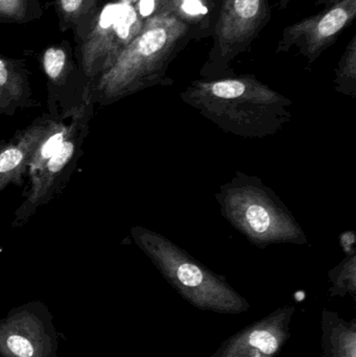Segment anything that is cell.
<instances>
[{
    "mask_svg": "<svg viewBox=\"0 0 356 357\" xmlns=\"http://www.w3.org/2000/svg\"><path fill=\"white\" fill-rule=\"evenodd\" d=\"M355 17L356 0H342L332 8H323L318 14L286 26L276 52H290L296 47L309 62H314L336 43Z\"/></svg>",
    "mask_w": 356,
    "mask_h": 357,
    "instance_id": "52a82bcc",
    "label": "cell"
},
{
    "mask_svg": "<svg viewBox=\"0 0 356 357\" xmlns=\"http://www.w3.org/2000/svg\"><path fill=\"white\" fill-rule=\"evenodd\" d=\"M144 25L134 4H106L98 17L95 26L82 46V66L85 75L91 77L107 70L137 37Z\"/></svg>",
    "mask_w": 356,
    "mask_h": 357,
    "instance_id": "5b68a950",
    "label": "cell"
},
{
    "mask_svg": "<svg viewBox=\"0 0 356 357\" xmlns=\"http://www.w3.org/2000/svg\"><path fill=\"white\" fill-rule=\"evenodd\" d=\"M296 307L282 306L230 335L210 357H276L290 341Z\"/></svg>",
    "mask_w": 356,
    "mask_h": 357,
    "instance_id": "ba28073f",
    "label": "cell"
},
{
    "mask_svg": "<svg viewBox=\"0 0 356 357\" xmlns=\"http://www.w3.org/2000/svg\"><path fill=\"white\" fill-rule=\"evenodd\" d=\"M35 106L26 69L0 56V114L12 116L18 110Z\"/></svg>",
    "mask_w": 356,
    "mask_h": 357,
    "instance_id": "30bf717a",
    "label": "cell"
},
{
    "mask_svg": "<svg viewBox=\"0 0 356 357\" xmlns=\"http://www.w3.org/2000/svg\"><path fill=\"white\" fill-rule=\"evenodd\" d=\"M56 116L49 113L41 115L0 144V192L10 184H22L31 156Z\"/></svg>",
    "mask_w": 356,
    "mask_h": 357,
    "instance_id": "9c48e42d",
    "label": "cell"
},
{
    "mask_svg": "<svg viewBox=\"0 0 356 357\" xmlns=\"http://www.w3.org/2000/svg\"><path fill=\"white\" fill-rule=\"evenodd\" d=\"M43 68L49 87H64L68 77V59L62 48L50 47L44 52Z\"/></svg>",
    "mask_w": 356,
    "mask_h": 357,
    "instance_id": "9a60e30c",
    "label": "cell"
},
{
    "mask_svg": "<svg viewBox=\"0 0 356 357\" xmlns=\"http://www.w3.org/2000/svg\"><path fill=\"white\" fill-rule=\"evenodd\" d=\"M137 0H118V2H127V3L134 4Z\"/></svg>",
    "mask_w": 356,
    "mask_h": 357,
    "instance_id": "603a6c76",
    "label": "cell"
},
{
    "mask_svg": "<svg viewBox=\"0 0 356 357\" xmlns=\"http://www.w3.org/2000/svg\"><path fill=\"white\" fill-rule=\"evenodd\" d=\"M341 1L342 0H317L316 1V6H323V8H328L336 6V4Z\"/></svg>",
    "mask_w": 356,
    "mask_h": 357,
    "instance_id": "44dd1931",
    "label": "cell"
},
{
    "mask_svg": "<svg viewBox=\"0 0 356 357\" xmlns=\"http://www.w3.org/2000/svg\"><path fill=\"white\" fill-rule=\"evenodd\" d=\"M356 77V36H353L339 63L336 83L341 86H355Z\"/></svg>",
    "mask_w": 356,
    "mask_h": 357,
    "instance_id": "e0dca14e",
    "label": "cell"
},
{
    "mask_svg": "<svg viewBox=\"0 0 356 357\" xmlns=\"http://www.w3.org/2000/svg\"><path fill=\"white\" fill-rule=\"evenodd\" d=\"M75 107L54 117L49 130L46 132L45 135L38 144L29 161V169H27L29 180L35 177L46 162L58 152L61 144L68 135L70 130L71 115L75 110Z\"/></svg>",
    "mask_w": 356,
    "mask_h": 357,
    "instance_id": "7c38bea8",
    "label": "cell"
},
{
    "mask_svg": "<svg viewBox=\"0 0 356 357\" xmlns=\"http://www.w3.org/2000/svg\"><path fill=\"white\" fill-rule=\"evenodd\" d=\"M209 64L222 66L248 50L271 18L269 0H219Z\"/></svg>",
    "mask_w": 356,
    "mask_h": 357,
    "instance_id": "8992f818",
    "label": "cell"
},
{
    "mask_svg": "<svg viewBox=\"0 0 356 357\" xmlns=\"http://www.w3.org/2000/svg\"><path fill=\"white\" fill-rule=\"evenodd\" d=\"M213 1H215V0H213Z\"/></svg>",
    "mask_w": 356,
    "mask_h": 357,
    "instance_id": "cb8c5ba5",
    "label": "cell"
},
{
    "mask_svg": "<svg viewBox=\"0 0 356 357\" xmlns=\"http://www.w3.org/2000/svg\"><path fill=\"white\" fill-rule=\"evenodd\" d=\"M60 333L49 308L31 301L0 319V357H58Z\"/></svg>",
    "mask_w": 356,
    "mask_h": 357,
    "instance_id": "277c9868",
    "label": "cell"
},
{
    "mask_svg": "<svg viewBox=\"0 0 356 357\" xmlns=\"http://www.w3.org/2000/svg\"><path fill=\"white\" fill-rule=\"evenodd\" d=\"M132 235L169 284L194 308L219 314H240L250 310L248 300L223 277L178 250L159 249L142 228L132 229Z\"/></svg>",
    "mask_w": 356,
    "mask_h": 357,
    "instance_id": "7a4b0ae2",
    "label": "cell"
},
{
    "mask_svg": "<svg viewBox=\"0 0 356 357\" xmlns=\"http://www.w3.org/2000/svg\"><path fill=\"white\" fill-rule=\"evenodd\" d=\"M95 3L96 0H60L61 16L67 25L72 24L95 8Z\"/></svg>",
    "mask_w": 356,
    "mask_h": 357,
    "instance_id": "ac0fdd59",
    "label": "cell"
},
{
    "mask_svg": "<svg viewBox=\"0 0 356 357\" xmlns=\"http://www.w3.org/2000/svg\"><path fill=\"white\" fill-rule=\"evenodd\" d=\"M321 357H356V318L346 321L338 312L323 310Z\"/></svg>",
    "mask_w": 356,
    "mask_h": 357,
    "instance_id": "8fae6325",
    "label": "cell"
},
{
    "mask_svg": "<svg viewBox=\"0 0 356 357\" xmlns=\"http://www.w3.org/2000/svg\"><path fill=\"white\" fill-rule=\"evenodd\" d=\"M293 0H279V8H281V10H284V8H288V4L292 2Z\"/></svg>",
    "mask_w": 356,
    "mask_h": 357,
    "instance_id": "7402d4cb",
    "label": "cell"
},
{
    "mask_svg": "<svg viewBox=\"0 0 356 357\" xmlns=\"http://www.w3.org/2000/svg\"><path fill=\"white\" fill-rule=\"evenodd\" d=\"M164 0H137L135 2V10L138 16L144 22L152 17L161 14Z\"/></svg>",
    "mask_w": 356,
    "mask_h": 357,
    "instance_id": "d6986e66",
    "label": "cell"
},
{
    "mask_svg": "<svg viewBox=\"0 0 356 357\" xmlns=\"http://www.w3.org/2000/svg\"><path fill=\"white\" fill-rule=\"evenodd\" d=\"M242 226L258 238H272L280 233L281 215L263 199H248L242 207Z\"/></svg>",
    "mask_w": 356,
    "mask_h": 357,
    "instance_id": "4fadbf2b",
    "label": "cell"
},
{
    "mask_svg": "<svg viewBox=\"0 0 356 357\" xmlns=\"http://www.w3.org/2000/svg\"><path fill=\"white\" fill-rule=\"evenodd\" d=\"M189 33V26L169 13L148 19L137 37L90 89L92 102L112 104L123 96L158 83Z\"/></svg>",
    "mask_w": 356,
    "mask_h": 357,
    "instance_id": "6da1fadb",
    "label": "cell"
},
{
    "mask_svg": "<svg viewBox=\"0 0 356 357\" xmlns=\"http://www.w3.org/2000/svg\"><path fill=\"white\" fill-rule=\"evenodd\" d=\"M93 109L90 88H87L81 102L75 107L70 119V130L58 152L29 180L31 185L24 192V201L15 212L10 225L12 228L26 224L39 208L47 205L65 188L77 169L79 158L83 156L84 142L89 133Z\"/></svg>",
    "mask_w": 356,
    "mask_h": 357,
    "instance_id": "3957f363",
    "label": "cell"
},
{
    "mask_svg": "<svg viewBox=\"0 0 356 357\" xmlns=\"http://www.w3.org/2000/svg\"><path fill=\"white\" fill-rule=\"evenodd\" d=\"M332 287L330 289V297H344L347 294L356 299V280L355 260L348 264H342L330 273Z\"/></svg>",
    "mask_w": 356,
    "mask_h": 357,
    "instance_id": "2e32d148",
    "label": "cell"
},
{
    "mask_svg": "<svg viewBox=\"0 0 356 357\" xmlns=\"http://www.w3.org/2000/svg\"><path fill=\"white\" fill-rule=\"evenodd\" d=\"M26 0H0V15L2 16H24Z\"/></svg>",
    "mask_w": 356,
    "mask_h": 357,
    "instance_id": "ffe728a7",
    "label": "cell"
},
{
    "mask_svg": "<svg viewBox=\"0 0 356 357\" xmlns=\"http://www.w3.org/2000/svg\"><path fill=\"white\" fill-rule=\"evenodd\" d=\"M211 2L213 0H164L162 12L177 17L187 26L203 29L210 21Z\"/></svg>",
    "mask_w": 356,
    "mask_h": 357,
    "instance_id": "5bb4252c",
    "label": "cell"
}]
</instances>
